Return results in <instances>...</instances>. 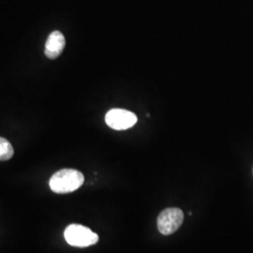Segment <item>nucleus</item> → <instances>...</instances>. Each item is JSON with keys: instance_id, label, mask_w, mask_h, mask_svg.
I'll list each match as a JSON object with an SVG mask.
<instances>
[{"instance_id": "nucleus-1", "label": "nucleus", "mask_w": 253, "mask_h": 253, "mask_svg": "<svg viewBox=\"0 0 253 253\" xmlns=\"http://www.w3.org/2000/svg\"><path fill=\"white\" fill-rule=\"evenodd\" d=\"M84 182V177L81 172L74 169H62L52 175L49 186L54 193L65 194L78 190Z\"/></svg>"}, {"instance_id": "nucleus-2", "label": "nucleus", "mask_w": 253, "mask_h": 253, "mask_svg": "<svg viewBox=\"0 0 253 253\" xmlns=\"http://www.w3.org/2000/svg\"><path fill=\"white\" fill-rule=\"evenodd\" d=\"M65 239L68 244L77 248H86L98 243L99 235L89 228L80 224H71L65 230Z\"/></svg>"}, {"instance_id": "nucleus-3", "label": "nucleus", "mask_w": 253, "mask_h": 253, "mask_svg": "<svg viewBox=\"0 0 253 253\" xmlns=\"http://www.w3.org/2000/svg\"><path fill=\"white\" fill-rule=\"evenodd\" d=\"M184 220L183 211L176 208L164 209L158 217V229L164 235H172L180 228Z\"/></svg>"}, {"instance_id": "nucleus-4", "label": "nucleus", "mask_w": 253, "mask_h": 253, "mask_svg": "<svg viewBox=\"0 0 253 253\" xmlns=\"http://www.w3.org/2000/svg\"><path fill=\"white\" fill-rule=\"evenodd\" d=\"M138 118L132 112L124 109H112L105 116V122L111 128L125 130L137 123Z\"/></svg>"}, {"instance_id": "nucleus-5", "label": "nucleus", "mask_w": 253, "mask_h": 253, "mask_svg": "<svg viewBox=\"0 0 253 253\" xmlns=\"http://www.w3.org/2000/svg\"><path fill=\"white\" fill-rule=\"evenodd\" d=\"M66 45V40L63 34L60 31L52 32L45 43L44 54L50 59H54L62 54Z\"/></svg>"}, {"instance_id": "nucleus-6", "label": "nucleus", "mask_w": 253, "mask_h": 253, "mask_svg": "<svg viewBox=\"0 0 253 253\" xmlns=\"http://www.w3.org/2000/svg\"><path fill=\"white\" fill-rule=\"evenodd\" d=\"M14 150L11 144L5 138L0 137V161H8L12 158Z\"/></svg>"}]
</instances>
